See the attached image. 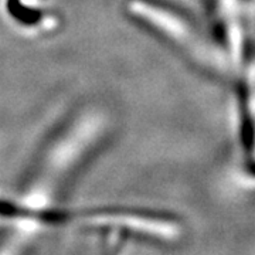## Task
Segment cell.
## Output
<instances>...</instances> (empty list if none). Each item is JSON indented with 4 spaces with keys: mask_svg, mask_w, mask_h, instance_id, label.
Instances as JSON below:
<instances>
[{
    "mask_svg": "<svg viewBox=\"0 0 255 255\" xmlns=\"http://www.w3.org/2000/svg\"><path fill=\"white\" fill-rule=\"evenodd\" d=\"M105 133V122L100 114L81 112L64 124L47 142L37 157L31 179L44 174L63 177L73 172L98 146Z\"/></svg>",
    "mask_w": 255,
    "mask_h": 255,
    "instance_id": "6da1fadb",
    "label": "cell"
},
{
    "mask_svg": "<svg viewBox=\"0 0 255 255\" xmlns=\"http://www.w3.org/2000/svg\"><path fill=\"white\" fill-rule=\"evenodd\" d=\"M128 14L152 31L180 47H191L197 31L191 21L179 10L160 0H129Z\"/></svg>",
    "mask_w": 255,
    "mask_h": 255,
    "instance_id": "7a4b0ae2",
    "label": "cell"
},
{
    "mask_svg": "<svg viewBox=\"0 0 255 255\" xmlns=\"http://www.w3.org/2000/svg\"><path fill=\"white\" fill-rule=\"evenodd\" d=\"M9 13L23 26H43L47 20L34 0H9Z\"/></svg>",
    "mask_w": 255,
    "mask_h": 255,
    "instance_id": "3957f363",
    "label": "cell"
},
{
    "mask_svg": "<svg viewBox=\"0 0 255 255\" xmlns=\"http://www.w3.org/2000/svg\"><path fill=\"white\" fill-rule=\"evenodd\" d=\"M105 255H118V250L117 248H114V250H111L108 253H105Z\"/></svg>",
    "mask_w": 255,
    "mask_h": 255,
    "instance_id": "277c9868",
    "label": "cell"
}]
</instances>
